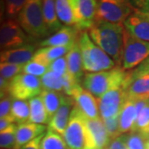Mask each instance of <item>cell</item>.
Returning a JSON list of instances; mask_svg holds the SVG:
<instances>
[{
  "mask_svg": "<svg viewBox=\"0 0 149 149\" xmlns=\"http://www.w3.org/2000/svg\"><path fill=\"white\" fill-rule=\"evenodd\" d=\"M78 44L80 47L84 71L96 73L115 67V62L91 39L88 32L80 33Z\"/></svg>",
  "mask_w": 149,
  "mask_h": 149,
  "instance_id": "obj_2",
  "label": "cell"
},
{
  "mask_svg": "<svg viewBox=\"0 0 149 149\" xmlns=\"http://www.w3.org/2000/svg\"><path fill=\"white\" fill-rule=\"evenodd\" d=\"M144 136H145V138L147 139V140H149V128L147 130V132L144 133Z\"/></svg>",
  "mask_w": 149,
  "mask_h": 149,
  "instance_id": "obj_47",
  "label": "cell"
},
{
  "mask_svg": "<svg viewBox=\"0 0 149 149\" xmlns=\"http://www.w3.org/2000/svg\"><path fill=\"white\" fill-rule=\"evenodd\" d=\"M86 118L76 106H74L67 127L62 135L70 149H86L87 130L85 125Z\"/></svg>",
  "mask_w": 149,
  "mask_h": 149,
  "instance_id": "obj_8",
  "label": "cell"
},
{
  "mask_svg": "<svg viewBox=\"0 0 149 149\" xmlns=\"http://www.w3.org/2000/svg\"><path fill=\"white\" fill-rule=\"evenodd\" d=\"M74 45L65 46V47H48L39 48L37 51L50 65V64L55 60L66 56L67 53L71 50V48L74 47Z\"/></svg>",
  "mask_w": 149,
  "mask_h": 149,
  "instance_id": "obj_29",
  "label": "cell"
},
{
  "mask_svg": "<svg viewBox=\"0 0 149 149\" xmlns=\"http://www.w3.org/2000/svg\"><path fill=\"white\" fill-rule=\"evenodd\" d=\"M123 27L132 37L149 42V20L144 15L134 12L123 22Z\"/></svg>",
  "mask_w": 149,
  "mask_h": 149,
  "instance_id": "obj_17",
  "label": "cell"
},
{
  "mask_svg": "<svg viewBox=\"0 0 149 149\" xmlns=\"http://www.w3.org/2000/svg\"><path fill=\"white\" fill-rule=\"evenodd\" d=\"M27 37L17 20L7 19L0 27V52L27 45Z\"/></svg>",
  "mask_w": 149,
  "mask_h": 149,
  "instance_id": "obj_10",
  "label": "cell"
},
{
  "mask_svg": "<svg viewBox=\"0 0 149 149\" xmlns=\"http://www.w3.org/2000/svg\"><path fill=\"white\" fill-rule=\"evenodd\" d=\"M65 94L56 91H42L40 97L42 100L44 106L46 108V110L47 112L49 119L53 117L56 112L58 110L59 107L61 106V104L62 101L63 96ZM50 122V121H49Z\"/></svg>",
  "mask_w": 149,
  "mask_h": 149,
  "instance_id": "obj_24",
  "label": "cell"
},
{
  "mask_svg": "<svg viewBox=\"0 0 149 149\" xmlns=\"http://www.w3.org/2000/svg\"><path fill=\"white\" fill-rule=\"evenodd\" d=\"M126 74L127 71L120 66L100 72L87 73L82 80L83 88L96 99H100L112 89L122 87Z\"/></svg>",
  "mask_w": 149,
  "mask_h": 149,
  "instance_id": "obj_3",
  "label": "cell"
},
{
  "mask_svg": "<svg viewBox=\"0 0 149 149\" xmlns=\"http://www.w3.org/2000/svg\"><path fill=\"white\" fill-rule=\"evenodd\" d=\"M23 65L0 62V76L7 80H11L17 74L22 73Z\"/></svg>",
  "mask_w": 149,
  "mask_h": 149,
  "instance_id": "obj_34",
  "label": "cell"
},
{
  "mask_svg": "<svg viewBox=\"0 0 149 149\" xmlns=\"http://www.w3.org/2000/svg\"><path fill=\"white\" fill-rule=\"evenodd\" d=\"M149 58V42L137 39L125 32L121 65L124 70H131Z\"/></svg>",
  "mask_w": 149,
  "mask_h": 149,
  "instance_id": "obj_9",
  "label": "cell"
},
{
  "mask_svg": "<svg viewBox=\"0 0 149 149\" xmlns=\"http://www.w3.org/2000/svg\"><path fill=\"white\" fill-rule=\"evenodd\" d=\"M126 30L123 24L96 21L88 30L91 39L115 63L122 62Z\"/></svg>",
  "mask_w": 149,
  "mask_h": 149,
  "instance_id": "obj_1",
  "label": "cell"
},
{
  "mask_svg": "<svg viewBox=\"0 0 149 149\" xmlns=\"http://www.w3.org/2000/svg\"><path fill=\"white\" fill-rule=\"evenodd\" d=\"M5 17V1H0V27L3 23Z\"/></svg>",
  "mask_w": 149,
  "mask_h": 149,
  "instance_id": "obj_43",
  "label": "cell"
},
{
  "mask_svg": "<svg viewBox=\"0 0 149 149\" xmlns=\"http://www.w3.org/2000/svg\"><path fill=\"white\" fill-rule=\"evenodd\" d=\"M118 116L121 134L132 132L137 119V111L134 101L128 99L123 104Z\"/></svg>",
  "mask_w": 149,
  "mask_h": 149,
  "instance_id": "obj_21",
  "label": "cell"
},
{
  "mask_svg": "<svg viewBox=\"0 0 149 149\" xmlns=\"http://www.w3.org/2000/svg\"><path fill=\"white\" fill-rule=\"evenodd\" d=\"M41 82L42 91H56L63 93L64 75H60L51 70H47V73L41 77Z\"/></svg>",
  "mask_w": 149,
  "mask_h": 149,
  "instance_id": "obj_27",
  "label": "cell"
},
{
  "mask_svg": "<svg viewBox=\"0 0 149 149\" xmlns=\"http://www.w3.org/2000/svg\"><path fill=\"white\" fill-rule=\"evenodd\" d=\"M127 100L126 93L122 87H116L108 91L101 98L97 99L100 118L106 119L118 115Z\"/></svg>",
  "mask_w": 149,
  "mask_h": 149,
  "instance_id": "obj_11",
  "label": "cell"
},
{
  "mask_svg": "<svg viewBox=\"0 0 149 149\" xmlns=\"http://www.w3.org/2000/svg\"><path fill=\"white\" fill-rule=\"evenodd\" d=\"M56 9L59 20L65 26L74 27L76 24L71 0L56 1Z\"/></svg>",
  "mask_w": 149,
  "mask_h": 149,
  "instance_id": "obj_25",
  "label": "cell"
},
{
  "mask_svg": "<svg viewBox=\"0 0 149 149\" xmlns=\"http://www.w3.org/2000/svg\"><path fill=\"white\" fill-rule=\"evenodd\" d=\"M142 65H143L146 69L148 70H149V58L147 59V61H144L143 63H142Z\"/></svg>",
  "mask_w": 149,
  "mask_h": 149,
  "instance_id": "obj_45",
  "label": "cell"
},
{
  "mask_svg": "<svg viewBox=\"0 0 149 149\" xmlns=\"http://www.w3.org/2000/svg\"><path fill=\"white\" fill-rule=\"evenodd\" d=\"M13 123H14V121L10 115H8L6 117L0 118V131L5 129L6 128H8Z\"/></svg>",
  "mask_w": 149,
  "mask_h": 149,
  "instance_id": "obj_42",
  "label": "cell"
},
{
  "mask_svg": "<svg viewBox=\"0 0 149 149\" xmlns=\"http://www.w3.org/2000/svg\"><path fill=\"white\" fill-rule=\"evenodd\" d=\"M41 149H70L65 143L63 137L54 131L47 129L44 134L42 142Z\"/></svg>",
  "mask_w": 149,
  "mask_h": 149,
  "instance_id": "obj_28",
  "label": "cell"
},
{
  "mask_svg": "<svg viewBox=\"0 0 149 149\" xmlns=\"http://www.w3.org/2000/svg\"><path fill=\"white\" fill-rule=\"evenodd\" d=\"M48 70H51L60 75H65L67 74L68 66H67V61L65 56L53 61L48 66Z\"/></svg>",
  "mask_w": 149,
  "mask_h": 149,
  "instance_id": "obj_37",
  "label": "cell"
},
{
  "mask_svg": "<svg viewBox=\"0 0 149 149\" xmlns=\"http://www.w3.org/2000/svg\"><path fill=\"white\" fill-rule=\"evenodd\" d=\"M121 136L128 149H146L147 139L143 133L133 131L122 134Z\"/></svg>",
  "mask_w": 149,
  "mask_h": 149,
  "instance_id": "obj_31",
  "label": "cell"
},
{
  "mask_svg": "<svg viewBox=\"0 0 149 149\" xmlns=\"http://www.w3.org/2000/svg\"><path fill=\"white\" fill-rule=\"evenodd\" d=\"M9 115L13 118L14 123H17V124L28 122L30 117L29 102L13 100Z\"/></svg>",
  "mask_w": 149,
  "mask_h": 149,
  "instance_id": "obj_26",
  "label": "cell"
},
{
  "mask_svg": "<svg viewBox=\"0 0 149 149\" xmlns=\"http://www.w3.org/2000/svg\"><path fill=\"white\" fill-rule=\"evenodd\" d=\"M12 103L13 98L10 95L5 96L3 100H0V118L9 115Z\"/></svg>",
  "mask_w": 149,
  "mask_h": 149,
  "instance_id": "obj_39",
  "label": "cell"
},
{
  "mask_svg": "<svg viewBox=\"0 0 149 149\" xmlns=\"http://www.w3.org/2000/svg\"><path fill=\"white\" fill-rule=\"evenodd\" d=\"M42 12L44 21L46 22V25L50 33L52 32L55 33L58 32L62 26L56 13V1L53 0L42 1Z\"/></svg>",
  "mask_w": 149,
  "mask_h": 149,
  "instance_id": "obj_22",
  "label": "cell"
},
{
  "mask_svg": "<svg viewBox=\"0 0 149 149\" xmlns=\"http://www.w3.org/2000/svg\"><path fill=\"white\" fill-rule=\"evenodd\" d=\"M103 121L106 128L107 133L109 134V137L111 140L118 138L119 136L122 135L119 129V116L118 115L106 119H103Z\"/></svg>",
  "mask_w": 149,
  "mask_h": 149,
  "instance_id": "obj_35",
  "label": "cell"
},
{
  "mask_svg": "<svg viewBox=\"0 0 149 149\" xmlns=\"http://www.w3.org/2000/svg\"><path fill=\"white\" fill-rule=\"evenodd\" d=\"M74 106L78 108L81 113L88 119H95L100 117L97 99L80 85L75 86L71 94Z\"/></svg>",
  "mask_w": 149,
  "mask_h": 149,
  "instance_id": "obj_14",
  "label": "cell"
},
{
  "mask_svg": "<svg viewBox=\"0 0 149 149\" xmlns=\"http://www.w3.org/2000/svg\"><path fill=\"white\" fill-rule=\"evenodd\" d=\"M80 31L74 27H62L58 32L41 42V47H65L77 42L80 37Z\"/></svg>",
  "mask_w": 149,
  "mask_h": 149,
  "instance_id": "obj_16",
  "label": "cell"
},
{
  "mask_svg": "<svg viewBox=\"0 0 149 149\" xmlns=\"http://www.w3.org/2000/svg\"><path fill=\"white\" fill-rule=\"evenodd\" d=\"M9 86V80H5L2 76H0V91L7 92Z\"/></svg>",
  "mask_w": 149,
  "mask_h": 149,
  "instance_id": "obj_44",
  "label": "cell"
},
{
  "mask_svg": "<svg viewBox=\"0 0 149 149\" xmlns=\"http://www.w3.org/2000/svg\"><path fill=\"white\" fill-rule=\"evenodd\" d=\"M44 134L40 135L39 137L34 139L31 142H29L28 143L25 144L20 149H41V142H42V139Z\"/></svg>",
  "mask_w": 149,
  "mask_h": 149,
  "instance_id": "obj_41",
  "label": "cell"
},
{
  "mask_svg": "<svg viewBox=\"0 0 149 149\" xmlns=\"http://www.w3.org/2000/svg\"><path fill=\"white\" fill-rule=\"evenodd\" d=\"M5 96H6V92L0 91V100H3Z\"/></svg>",
  "mask_w": 149,
  "mask_h": 149,
  "instance_id": "obj_46",
  "label": "cell"
},
{
  "mask_svg": "<svg viewBox=\"0 0 149 149\" xmlns=\"http://www.w3.org/2000/svg\"><path fill=\"white\" fill-rule=\"evenodd\" d=\"M87 130L86 149H100L107 148L111 139L109 137L104 121L101 118L85 120Z\"/></svg>",
  "mask_w": 149,
  "mask_h": 149,
  "instance_id": "obj_13",
  "label": "cell"
},
{
  "mask_svg": "<svg viewBox=\"0 0 149 149\" xmlns=\"http://www.w3.org/2000/svg\"><path fill=\"white\" fill-rule=\"evenodd\" d=\"M122 88L128 100H148L149 70L143 65L131 71H127Z\"/></svg>",
  "mask_w": 149,
  "mask_h": 149,
  "instance_id": "obj_6",
  "label": "cell"
},
{
  "mask_svg": "<svg viewBox=\"0 0 149 149\" xmlns=\"http://www.w3.org/2000/svg\"><path fill=\"white\" fill-rule=\"evenodd\" d=\"M74 106V103L72 98L65 95L58 110L56 112L53 117L48 123L47 129L54 131L62 136L67 127L70 116Z\"/></svg>",
  "mask_w": 149,
  "mask_h": 149,
  "instance_id": "obj_15",
  "label": "cell"
},
{
  "mask_svg": "<svg viewBox=\"0 0 149 149\" xmlns=\"http://www.w3.org/2000/svg\"><path fill=\"white\" fill-rule=\"evenodd\" d=\"M17 22L25 33L31 37L42 38L50 34L44 21L42 1L27 0L26 5L17 17Z\"/></svg>",
  "mask_w": 149,
  "mask_h": 149,
  "instance_id": "obj_4",
  "label": "cell"
},
{
  "mask_svg": "<svg viewBox=\"0 0 149 149\" xmlns=\"http://www.w3.org/2000/svg\"><path fill=\"white\" fill-rule=\"evenodd\" d=\"M28 102L30 106V117L28 122L42 125L48 123L50 119L40 95L32 98Z\"/></svg>",
  "mask_w": 149,
  "mask_h": 149,
  "instance_id": "obj_23",
  "label": "cell"
},
{
  "mask_svg": "<svg viewBox=\"0 0 149 149\" xmlns=\"http://www.w3.org/2000/svg\"><path fill=\"white\" fill-rule=\"evenodd\" d=\"M36 48L32 45H25L20 47L13 48L0 52V62L24 65L32 61Z\"/></svg>",
  "mask_w": 149,
  "mask_h": 149,
  "instance_id": "obj_18",
  "label": "cell"
},
{
  "mask_svg": "<svg viewBox=\"0 0 149 149\" xmlns=\"http://www.w3.org/2000/svg\"><path fill=\"white\" fill-rule=\"evenodd\" d=\"M74 10L76 27L80 32L89 30L95 22L97 1L94 0H71Z\"/></svg>",
  "mask_w": 149,
  "mask_h": 149,
  "instance_id": "obj_12",
  "label": "cell"
},
{
  "mask_svg": "<svg viewBox=\"0 0 149 149\" xmlns=\"http://www.w3.org/2000/svg\"><path fill=\"white\" fill-rule=\"evenodd\" d=\"M149 128V101L145 105L143 109L141 110L137 116L136 123L133 128V131L139 132V133H144L147 132Z\"/></svg>",
  "mask_w": 149,
  "mask_h": 149,
  "instance_id": "obj_32",
  "label": "cell"
},
{
  "mask_svg": "<svg viewBox=\"0 0 149 149\" xmlns=\"http://www.w3.org/2000/svg\"><path fill=\"white\" fill-rule=\"evenodd\" d=\"M47 128L42 124L26 122L17 124L16 143L13 149H20L25 144L44 134Z\"/></svg>",
  "mask_w": 149,
  "mask_h": 149,
  "instance_id": "obj_19",
  "label": "cell"
},
{
  "mask_svg": "<svg viewBox=\"0 0 149 149\" xmlns=\"http://www.w3.org/2000/svg\"><path fill=\"white\" fill-rule=\"evenodd\" d=\"M107 148L108 149H128V146L123 141L122 136H119L118 138L111 140Z\"/></svg>",
  "mask_w": 149,
  "mask_h": 149,
  "instance_id": "obj_40",
  "label": "cell"
},
{
  "mask_svg": "<svg viewBox=\"0 0 149 149\" xmlns=\"http://www.w3.org/2000/svg\"><path fill=\"white\" fill-rule=\"evenodd\" d=\"M17 124L13 123L0 131V149H13L16 143Z\"/></svg>",
  "mask_w": 149,
  "mask_h": 149,
  "instance_id": "obj_30",
  "label": "cell"
},
{
  "mask_svg": "<svg viewBox=\"0 0 149 149\" xmlns=\"http://www.w3.org/2000/svg\"><path fill=\"white\" fill-rule=\"evenodd\" d=\"M100 149H108V148H100Z\"/></svg>",
  "mask_w": 149,
  "mask_h": 149,
  "instance_id": "obj_49",
  "label": "cell"
},
{
  "mask_svg": "<svg viewBox=\"0 0 149 149\" xmlns=\"http://www.w3.org/2000/svg\"><path fill=\"white\" fill-rule=\"evenodd\" d=\"M26 0H8L5 1V16L8 19H13L17 17L24 6Z\"/></svg>",
  "mask_w": 149,
  "mask_h": 149,
  "instance_id": "obj_33",
  "label": "cell"
},
{
  "mask_svg": "<svg viewBox=\"0 0 149 149\" xmlns=\"http://www.w3.org/2000/svg\"><path fill=\"white\" fill-rule=\"evenodd\" d=\"M134 12L139 13L149 20V1H136L131 2Z\"/></svg>",
  "mask_w": 149,
  "mask_h": 149,
  "instance_id": "obj_38",
  "label": "cell"
},
{
  "mask_svg": "<svg viewBox=\"0 0 149 149\" xmlns=\"http://www.w3.org/2000/svg\"><path fill=\"white\" fill-rule=\"evenodd\" d=\"M65 57L67 61L68 73L77 83L80 84V82H82L85 74H84L82 57H81V52L78 44V41L67 53Z\"/></svg>",
  "mask_w": 149,
  "mask_h": 149,
  "instance_id": "obj_20",
  "label": "cell"
},
{
  "mask_svg": "<svg viewBox=\"0 0 149 149\" xmlns=\"http://www.w3.org/2000/svg\"><path fill=\"white\" fill-rule=\"evenodd\" d=\"M47 70L48 67L47 66L42 64H39L37 62H35L33 61H31L23 65L22 73L34 75L37 77H42V75L47 73Z\"/></svg>",
  "mask_w": 149,
  "mask_h": 149,
  "instance_id": "obj_36",
  "label": "cell"
},
{
  "mask_svg": "<svg viewBox=\"0 0 149 149\" xmlns=\"http://www.w3.org/2000/svg\"><path fill=\"white\" fill-rule=\"evenodd\" d=\"M146 149H149V140H147V143H146Z\"/></svg>",
  "mask_w": 149,
  "mask_h": 149,
  "instance_id": "obj_48",
  "label": "cell"
},
{
  "mask_svg": "<svg viewBox=\"0 0 149 149\" xmlns=\"http://www.w3.org/2000/svg\"><path fill=\"white\" fill-rule=\"evenodd\" d=\"M134 13V8L128 1L102 0L97 1L96 21L122 24Z\"/></svg>",
  "mask_w": 149,
  "mask_h": 149,
  "instance_id": "obj_5",
  "label": "cell"
},
{
  "mask_svg": "<svg viewBox=\"0 0 149 149\" xmlns=\"http://www.w3.org/2000/svg\"><path fill=\"white\" fill-rule=\"evenodd\" d=\"M8 91L13 100H32L40 95L42 91L41 78L21 73L9 80Z\"/></svg>",
  "mask_w": 149,
  "mask_h": 149,
  "instance_id": "obj_7",
  "label": "cell"
},
{
  "mask_svg": "<svg viewBox=\"0 0 149 149\" xmlns=\"http://www.w3.org/2000/svg\"><path fill=\"white\" fill-rule=\"evenodd\" d=\"M148 101H149V100H148Z\"/></svg>",
  "mask_w": 149,
  "mask_h": 149,
  "instance_id": "obj_50",
  "label": "cell"
}]
</instances>
